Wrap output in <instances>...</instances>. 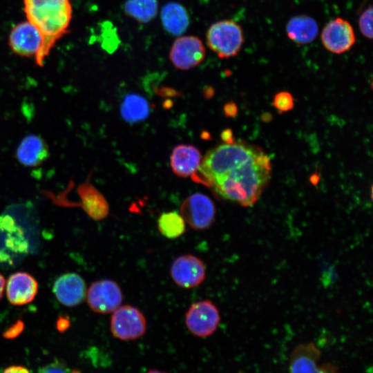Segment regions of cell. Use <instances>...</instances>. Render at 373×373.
<instances>
[{
    "mask_svg": "<svg viewBox=\"0 0 373 373\" xmlns=\"http://www.w3.org/2000/svg\"><path fill=\"white\" fill-rule=\"evenodd\" d=\"M271 173L270 158L262 149L233 141L208 151L192 179L220 197L248 207L259 199Z\"/></svg>",
    "mask_w": 373,
    "mask_h": 373,
    "instance_id": "6da1fadb",
    "label": "cell"
},
{
    "mask_svg": "<svg viewBox=\"0 0 373 373\" xmlns=\"http://www.w3.org/2000/svg\"><path fill=\"white\" fill-rule=\"evenodd\" d=\"M28 21L41 33L43 44L35 56L36 64L43 66L45 59L57 41L68 32L72 19L69 0H23Z\"/></svg>",
    "mask_w": 373,
    "mask_h": 373,
    "instance_id": "7a4b0ae2",
    "label": "cell"
},
{
    "mask_svg": "<svg viewBox=\"0 0 373 373\" xmlns=\"http://www.w3.org/2000/svg\"><path fill=\"white\" fill-rule=\"evenodd\" d=\"M206 40L209 48L220 58L228 59L239 53L245 37L240 24L233 20L223 19L209 26Z\"/></svg>",
    "mask_w": 373,
    "mask_h": 373,
    "instance_id": "3957f363",
    "label": "cell"
},
{
    "mask_svg": "<svg viewBox=\"0 0 373 373\" xmlns=\"http://www.w3.org/2000/svg\"><path fill=\"white\" fill-rule=\"evenodd\" d=\"M146 320L137 307L120 305L111 317L110 328L112 335L120 341H133L142 337L146 331Z\"/></svg>",
    "mask_w": 373,
    "mask_h": 373,
    "instance_id": "277c9868",
    "label": "cell"
},
{
    "mask_svg": "<svg viewBox=\"0 0 373 373\" xmlns=\"http://www.w3.org/2000/svg\"><path fill=\"white\" fill-rule=\"evenodd\" d=\"M220 323L217 307L205 299L193 303L185 314V324L189 331L199 338L212 335Z\"/></svg>",
    "mask_w": 373,
    "mask_h": 373,
    "instance_id": "5b68a950",
    "label": "cell"
},
{
    "mask_svg": "<svg viewBox=\"0 0 373 373\" xmlns=\"http://www.w3.org/2000/svg\"><path fill=\"white\" fill-rule=\"evenodd\" d=\"M321 354L312 342L297 345L290 354L289 373H341L332 363H321Z\"/></svg>",
    "mask_w": 373,
    "mask_h": 373,
    "instance_id": "8992f818",
    "label": "cell"
},
{
    "mask_svg": "<svg viewBox=\"0 0 373 373\" xmlns=\"http://www.w3.org/2000/svg\"><path fill=\"white\" fill-rule=\"evenodd\" d=\"M180 214L185 223L191 228L203 230L213 224L216 218V207L213 202L207 195L195 193L183 201Z\"/></svg>",
    "mask_w": 373,
    "mask_h": 373,
    "instance_id": "52a82bcc",
    "label": "cell"
},
{
    "mask_svg": "<svg viewBox=\"0 0 373 373\" xmlns=\"http://www.w3.org/2000/svg\"><path fill=\"white\" fill-rule=\"evenodd\" d=\"M206 49L200 39L193 35L177 37L169 54L173 65L186 70L198 66L205 58Z\"/></svg>",
    "mask_w": 373,
    "mask_h": 373,
    "instance_id": "ba28073f",
    "label": "cell"
},
{
    "mask_svg": "<svg viewBox=\"0 0 373 373\" xmlns=\"http://www.w3.org/2000/svg\"><path fill=\"white\" fill-rule=\"evenodd\" d=\"M86 298L91 310L99 314H108L121 305L123 295L115 281L103 279L91 284Z\"/></svg>",
    "mask_w": 373,
    "mask_h": 373,
    "instance_id": "9c48e42d",
    "label": "cell"
},
{
    "mask_svg": "<svg viewBox=\"0 0 373 373\" xmlns=\"http://www.w3.org/2000/svg\"><path fill=\"white\" fill-rule=\"evenodd\" d=\"M321 39L329 52L342 54L350 50L356 42L353 26L346 19L336 17L329 21L323 28Z\"/></svg>",
    "mask_w": 373,
    "mask_h": 373,
    "instance_id": "30bf717a",
    "label": "cell"
},
{
    "mask_svg": "<svg viewBox=\"0 0 373 373\" xmlns=\"http://www.w3.org/2000/svg\"><path fill=\"white\" fill-rule=\"evenodd\" d=\"M171 276L178 286L193 288L201 284L206 277V267L199 258L191 254L178 257L171 267Z\"/></svg>",
    "mask_w": 373,
    "mask_h": 373,
    "instance_id": "8fae6325",
    "label": "cell"
},
{
    "mask_svg": "<svg viewBox=\"0 0 373 373\" xmlns=\"http://www.w3.org/2000/svg\"><path fill=\"white\" fill-rule=\"evenodd\" d=\"M8 40L14 53L26 57L35 56L43 44L41 33L28 21L15 26L10 32Z\"/></svg>",
    "mask_w": 373,
    "mask_h": 373,
    "instance_id": "7c38bea8",
    "label": "cell"
},
{
    "mask_svg": "<svg viewBox=\"0 0 373 373\" xmlns=\"http://www.w3.org/2000/svg\"><path fill=\"white\" fill-rule=\"evenodd\" d=\"M52 291L61 304L67 307H74L84 301L86 287L84 279L79 275L68 273L55 280Z\"/></svg>",
    "mask_w": 373,
    "mask_h": 373,
    "instance_id": "4fadbf2b",
    "label": "cell"
},
{
    "mask_svg": "<svg viewBox=\"0 0 373 373\" xmlns=\"http://www.w3.org/2000/svg\"><path fill=\"white\" fill-rule=\"evenodd\" d=\"M38 291V283L30 274L16 272L8 278L6 294L9 302L15 305H23L33 300Z\"/></svg>",
    "mask_w": 373,
    "mask_h": 373,
    "instance_id": "5bb4252c",
    "label": "cell"
},
{
    "mask_svg": "<svg viewBox=\"0 0 373 373\" xmlns=\"http://www.w3.org/2000/svg\"><path fill=\"white\" fill-rule=\"evenodd\" d=\"M201 153L194 146L179 144L171 154L170 164L173 173L182 178L192 176L201 163Z\"/></svg>",
    "mask_w": 373,
    "mask_h": 373,
    "instance_id": "9a60e30c",
    "label": "cell"
},
{
    "mask_svg": "<svg viewBox=\"0 0 373 373\" xmlns=\"http://www.w3.org/2000/svg\"><path fill=\"white\" fill-rule=\"evenodd\" d=\"M49 156L48 146L40 136L34 134L26 135L19 143L16 157L23 165L28 167L39 166Z\"/></svg>",
    "mask_w": 373,
    "mask_h": 373,
    "instance_id": "2e32d148",
    "label": "cell"
},
{
    "mask_svg": "<svg viewBox=\"0 0 373 373\" xmlns=\"http://www.w3.org/2000/svg\"><path fill=\"white\" fill-rule=\"evenodd\" d=\"M77 193L80 206L93 219L100 220L109 213V206L104 195L91 184L85 182L79 186Z\"/></svg>",
    "mask_w": 373,
    "mask_h": 373,
    "instance_id": "e0dca14e",
    "label": "cell"
},
{
    "mask_svg": "<svg viewBox=\"0 0 373 373\" xmlns=\"http://www.w3.org/2000/svg\"><path fill=\"white\" fill-rule=\"evenodd\" d=\"M286 32L289 39L297 44H307L313 41L318 32L316 21L307 15L291 17L286 25Z\"/></svg>",
    "mask_w": 373,
    "mask_h": 373,
    "instance_id": "ac0fdd59",
    "label": "cell"
},
{
    "mask_svg": "<svg viewBox=\"0 0 373 373\" xmlns=\"http://www.w3.org/2000/svg\"><path fill=\"white\" fill-rule=\"evenodd\" d=\"M0 232L6 236L5 247L9 251L22 255L28 253V242L12 216L8 214L0 216Z\"/></svg>",
    "mask_w": 373,
    "mask_h": 373,
    "instance_id": "d6986e66",
    "label": "cell"
},
{
    "mask_svg": "<svg viewBox=\"0 0 373 373\" xmlns=\"http://www.w3.org/2000/svg\"><path fill=\"white\" fill-rule=\"evenodd\" d=\"M161 20L166 30L175 35L185 32L189 25V18L186 9L175 2H169L162 8Z\"/></svg>",
    "mask_w": 373,
    "mask_h": 373,
    "instance_id": "ffe728a7",
    "label": "cell"
},
{
    "mask_svg": "<svg viewBox=\"0 0 373 373\" xmlns=\"http://www.w3.org/2000/svg\"><path fill=\"white\" fill-rule=\"evenodd\" d=\"M149 112L148 102L138 94L126 95L120 106L122 117L129 123H136L146 119Z\"/></svg>",
    "mask_w": 373,
    "mask_h": 373,
    "instance_id": "44dd1931",
    "label": "cell"
},
{
    "mask_svg": "<svg viewBox=\"0 0 373 373\" xmlns=\"http://www.w3.org/2000/svg\"><path fill=\"white\" fill-rule=\"evenodd\" d=\"M125 12L140 23L151 21L157 14V0H126Z\"/></svg>",
    "mask_w": 373,
    "mask_h": 373,
    "instance_id": "7402d4cb",
    "label": "cell"
},
{
    "mask_svg": "<svg viewBox=\"0 0 373 373\" xmlns=\"http://www.w3.org/2000/svg\"><path fill=\"white\" fill-rule=\"evenodd\" d=\"M157 228L160 233L167 238H176L186 230L185 222L177 211L162 213L157 220Z\"/></svg>",
    "mask_w": 373,
    "mask_h": 373,
    "instance_id": "603a6c76",
    "label": "cell"
},
{
    "mask_svg": "<svg viewBox=\"0 0 373 373\" xmlns=\"http://www.w3.org/2000/svg\"><path fill=\"white\" fill-rule=\"evenodd\" d=\"M372 7L365 9L358 18V27L362 35L370 39H372Z\"/></svg>",
    "mask_w": 373,
    "mask_h": 373,
    "instance_id": "cb8c5ba5",
    "label": "cell"
},
{
    "mask_svg": "<svg viewBox=\"0 0 373 373\" xmlns=\"http://www.w3.org/2000/svg\"><path fill=\"white\" fill-rule=\"evenodd\" d=\"M273 105L280 113L287 112L294 106V100L291 93L281 91L275 95Z\"/></svg>",
    "mask_w": 373,
    "mask_h": 373,
    "instance_id": "d4e9b609",
    "label": "cell"
},
{
    "mask_svg": "<svg viewBox=\"0 0 373 373\" xmlns=\"http://www.w3.org/2000/svg\"><path fill=\"white\" fill-rule=\"evenodd\" d=\"M68 367L61 361L55 360L39 369L38 373H70Z\"/></svg>",
    "mask_w": 373,
    "mask_h": 373,
    "instance_id": "484cf974",
    "label": "cell"
},
{
    "mask_svg": "<svg viewBox=\"0 0 373 373\" xmlns=\"http://www.w3.org/2000/svg\"><path fill=\"white\" fill-rule=\"evenodd\" d=\"M23 329V323L21 321H17L3 334V336L8 338H15L17 336Z\"/></svg>",
    "mask_w": 373,
    "mask_h": 373,
    "instance_id": "4316f807",
    "label": "cell"
},
{
    "mask_svg": "<svg viewBox=\"0 0 373 373\" xmlns=\"http://www.w3.org/2000/svg\"><path fill=\"white\" fill-rule=\"evenodd\" d=\"M3 373H30L25 367L19 365H12L6 368Z\"/></svg>",
    "mask_w": 373,
    "mask_h": 373,
    "instance_id": "83f0119b",
    "label": "cell"
},
{
    "mask_svg": "<svg viewBox=\"0 0 373 373\" xmlns=\"http://www.w3.org/2000/svg\"><path fill=\"white\" fill-rule=\"evenodd\" d=\"M69 325V319L65 316H60L57 321V327L60 332L65 331L68 327Z\"/></svg>",
    "mask_w": 373,
    "mask_h": 373,
    "instance_id": "f1b7e54d",
    "label": "cell"
},
{
    "mask_svg": "<svg viewBox=\"0 0 373 373\" xmlns=\"http://www.w3.org/2000/svg\"><path fill=\"white\" fill-rule=\"evenodd\" d=\"M238 112V108L234 103H229L224 106V113L227 116H234Z\"/></svg>",
    "mask_w": 373,
    "mask_h": 373,
    "instance_id": "f546056e",
    "label": "cell"
},
{
    "mask_svg": "<svg viewBox=\"0 0 373 373\" xmlns=\"http://www.w3.org/2000/svg\"><path fill=\"white\" fill-rule=\"evenodd\" d=\"M222 140L225 142V143H229L234 141L233 139L232 132L229 129L225 130L222 133Z\"/></svg>",
    "mask_w": 373,
    "mask_h": 373,
    "instance_id": "4dcf8cb0",
    "label": "cell"
},
{
    "mask_svg": "<svg viewBox=\"0 0 373 373\" xmlns=\"http://www.w3.org/2000/svg\"><path fill=\"white\" fill-rule=\"evenodd\" d=\"M5 284H6L5 279L3 276L1 274H0V300L3 296Z\"/></svg>",
    "mask_w": 373,
    "mask_h": 373,
    "instance_id": "1f68e13d",
    "label": "cell"
},
{
    "mask_svg": "<svg viewBox=\"0 0 373 373\" xmlns=\"http://www.w3.org/2000/svg\"><path fill=\"white\" fill-rule=\"evenodd\" d=\"M145 373H166V372L164 371L157 370V369H151L148 370L147 372H146Z\"/></svg>",
    "mask_w": 373,
    "mask_h": 373,
    "instance_id": "d6a6232c",
    "label": "cell"
}]
</instances>
